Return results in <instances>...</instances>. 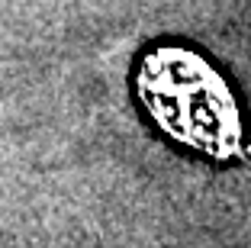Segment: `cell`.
<instances>
[{"label": "cell", "mask_w": 251, "mask_h": 248, "mask_svg": "<svg viewBox=\"0 0 251 248\" xmlns=\"http://www.w3.org/2000/svg\"><path fill=\"white\" fill-rule=\"evenodd\" d=\"M139 97L171 139L216 161L242 155V119L229 84L190 49L148 52L139 68Z\"/></svg>", "instance_id": "obj_1"}]
</instances>
